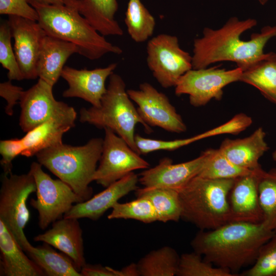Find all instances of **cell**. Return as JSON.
Here are the masks:
<instances>
[{"mask_svg":"<svg viewBox=\"0 0 276 276\" xmlns=\"http://www.w3.org/2000/svg\"><path fill=\"white\" fill-rule=\"evenodd\" d=\"M24 150L22 138H13L1 141L0 153L2 156L1 164L4 173H12V160L18 155H21Z\"/></svg>","mask_w":276,"mask_h":276,"instance_id":"38","label":"cell"},{"mask_svg":"<svg viewBox=\"0 0 276 276\" xmlns=\"http://www.w3.org/2000/svg\"><path fill=\"white\" fill-rule=\"evenodd\" d=\"M210 153V149L193 159L179 164H173L172 160L168 157L162 158L156 166L141 173L139 182L144 187L178 191L199 175Z\"/></svg>","mask_w":276,"mask_h":276,"instance_id":"14","label":"cell"},{"mask_svg":"<svg viewBox=\"0 0 276 276\" xmlns=\"http://www.w3.org/2000/svg\"><path fill=\"white\" fill-rule=\"evenodd\" d=\"M79 50L74 44L48 35L43 38L37 63L38 77L53 86L69 57Z\"/></svg>","mask_w":276,"mask_h":276,"instance_id":"23","label":"cell"},{"mask_svg":"<svg viewBox=\"0 0 276 276\" xmlns=\"http://www.w3.org/2000/svg\"><path fill=\"white\" fill-rule=\"evenodd\" d=\"M262 170L235 179L228 197L231 222H263L258 192L259 177Z\"/></svg>","mask_w":276,"mask_h":276,"instance_id":"19","label":"cell"},{"mask_svg":"<svg viewBox=\"0 0 276 276\" xmlns=\"http://www.w3.org/2000/svg\"><path fill=\"white\" fill-rule=\"evenodd\" d=\"M11 30L8 20H3L0 25V63L8 70L10 80L24 79L15 52L11 45Z\"/></svg>","mask_w":276,"mask_h":276,"instance_id":"34","label":"cell"},{"mask_svg":"<svg viewBox=\"0 0 276 276\" xmlns=\"http://www.w3.org/2000/svg\"><path fill=\"white\" fill-rule=\"evenodd\" d=\"M132 101L123 78L113 73L109 77L100 105L81 108L79 120L99 128L112 130L140 154L135 142V126L139 123L142 124L148 132L152 129L143 120Z\"/></svg>","mask_w":276,"mask_h":276,"instance_id":"6","label":"cell"},{"mask_svg":"<svg viewBox=\"0 0 276 276\" xmlns=\"http://www.w3.org/2000/svg\"><path fill=\"white\" fill-rule=\"evenodd\" d=\"M180 257L169 246L153 250L136 264L139 276L176 275Z\"/></svg>","mask_w":276,"mask_h":276,"instance_id":"28","label":"cell"},{"mask_svg":"<svg viewBox=\"0 0 276 276\" xmlns=\"http://www.w3.org/2000/svg\"><path fill=\"white\" fill-rule=\"evenodd\" d=\"M53 87L39 79L32 87L24 90L19 101L21 113L19 120L24 132H27L41 124L67 104L55 99Z\"/></svg>","mask_w":276,"mask_h":276,"instance_id":"17","label":"cell"},{"mask_svg":"<svg viewBox=\"0 0 276 276\" xmlns=\"http://www.w3.org/2000/svg\"><path fill=\"white\" fill-rule=\"evenodd\" d=\"M236 179H210L197 176L179 190L181 218L201 230L231 222L229 194Z\"/></svg>","mask_w":276,"mask_h":276,"instance_id":"5","label":"cell"},{"mask_svg":"<svg viewBox=\"0 0 276 276\" xmlns=\"http://www.w3.org/2000/svg\"><path fill=\"white\" fill-rule=\"evenodd\" d=\"M103 148L93 180L105 188L149 164L112 130L105 128Z\"/></svg>","mask_w":276,"mask_h":276,"instance_id":"10","label":"cell"},{"mask_svg":"<svg viewBox=\"0 0 276 276\" xmlns=\"http://www.w3.org/2000/svg\"><path fill=\"white\" fill-rule=\"evenodd\" d=\"M272 157L273 160L276 162V150L272 153Z\"/></svg>","mask_w":276,"mask_h":276,"instance_id":"43","label":"cell"},{"mask_svg":"<svg viewBox=\"0 0 276 276\" xmlns=\"http://www.w3.org/2000/svg\"><path fill=\"white\" fill-rule=\"evenodd\" d=\"M124 20L129 35L136 42H144L153 34L155 18L141 0L128 1Z\"/></svg>","mask_w":276,"mask_h":276,"instance_id":"29","label":"cell"},{"mask_svg":"<svg viewBox=\"0 0 276 276\" xmlns=\"http://www.w3.org/2000/svg\"><path fill=\"white\" fill-rule=\"evenodd\" d=\"M146 51L148 68L165 88L175 87L180 78L192 68V57L180 48L176 36L158 34L148 41Z\"/></svg>","mask_w":276,"mask_h":276,"instance_id":"9","label":"cell"},{"mask_svg":"<svg viewBox=\"0 0 276 276\" xmlns=\"http://www.w3.org/2000/svg\"><path fill=\"white\" fill-rule=\"evenodd\" d=\"M132 101L144 122L169 132L180 133L187 126L168 97L148 82L141 83L138 89H127Z\"/></svg>","mask_w":276,"mask_h":276,"instance_id":"12","label":"cell"},{"mask_svg":"<svg viewBox=\"0 0 276 276\" xmlns=\"http://www.w3.org/2000/svg\"><path fill=\"white\" fill-rule=\"evenodd\" d=\"M64 4L75 8L103 36L123 35L114 17L117 0H64Z\"/></svg>","mask_w":276,"mask_h":276,"instance_id":"24","label":"cell"},{"mask_svg":"<svg viewBox=\"0 0 276 276\" xmlns=\"http://www.w3.org/2000/svg\"><path fill=\"white\" fill-rule=\"evenodd\" d=\"M0 14L35 21L38 19L37 11L27 0H0Z\"/></svg>","mask_w":276,"mask_h":276,"instance_id":"37","label":"cell"},{"mask_svg":"<svg viewBox=\"0 0 276 276\" xmlns=\"http://www.w3.org/2000/svg\"><path fill=\"white\" fill-rule=\"evenodd\" d=\"M111 212L108 215V219H134L145 223L158 221L156 211L147 198L137 199L126 203L117 202L112 206Z\"/></svg>","mask_w":276,"mask_h":276,"instance_id":"32","label":"cell"},{"mask_svg":"<svg viewBox=\"0 0 276 276\" xmlns=\"http://www.w3.org/2000/svg\"><path fill=\"white\" fill-rule=\"evenodd\" d=\"M14 43L13 49L24 79L38 77L36 67L41 44L46 33L37 21L8 16Z\"/></svg>","mask_w":276,"mask_h":276,"instance_id":"13","label":"cell"},{"mask_svg":"<svg viewBox=\"0 0 276 276\" xmlns=\"http://www.w3.org/2000/svg\"><path fill=\"white\" fill-rule=\"evenodd\" d=\"M103 139L93 138L82 146L63 143L39 152L37 162L67 184L83 201L89 199L93 180L102 152Z\"/></svg>","mask_w":276,"mask_h":276,"instance_id":"4","label":"cell"},{"mask_svg":"<svg viewBox=\"0 0 276 276\" xmlns=\"http://www.w3.org/2000/svg\"><path fill=\"white\" fill-rule=\"evenodd\" d=\"M76 118L75 109L66 104L21 137L24 150L21 155L31 157L42 150L62 143L64 133L75 126Z\"/></svg>","mask_w":276,"mask_h":276,"instance_id":"15","label":"cell"},{"mask_svg":"<svg viewBox=\"0 0 276 276\" xmlns=\"http://www.w3.org/2000/svg\"><path fill=\"white\" fill-rule=\"evenodd\" d=\"M194 251L180 256L176 275L178 276H234L229 270L213 266Z\"/></svg>","mask_w":276,"mask_h":276,"instance_id":"33","label":"cell"},{"mask_svg":"<svg viewBox=\"0 0 276 276\" xmlns=\"http://www.w3.org/2000/svg\"><path fill=\"white\" fill-rule=\"evenodd\" d=\"M241 68L226 70L217 67L193 69L187 72L175 87L177 96L188 95L190 104L195 107L205 105L212 99L220 100L226 85L240 81Z\"/></svg>","mask_w":276,"mask_h":276,"instance_id":"11","label":"cell"},{"mask_svg":"<svg viewBox=\"0 0 276 276\" xmlns=\"http://www.w3.org/2000/svg\"><path fill=\"white\" fill-rule=\"evenodd\" d=\"M258 192L263 215L262 223L276 233V169L262 170L259 175Z\"/></svg>","mask_w":276,"mask_h":276,"instance_id":"30","label":"cell"},{"mask_svg":"<svg viewBox=\"0 0 276 276\" xmlns=\"http://www.w3.org/2000/svg\"><path fill=\"white\" fill-rule=\"evenodd\" d=\"M209 136V133L205 131L187 139L164 141L145 138L135 134V142L140 154H142L159 150H174Z\"/></svg>","mask_w":276,"mask_h":276,"instance_id":"36","label":"cell"},{"mask_svg":"<svg viewBox=\"0 0 276 276\" xmlns=\"http://www.w3.org/2000/svg\"><path fill=\"white\" fill-rule=\"evenodd\" d=\"M80 272L82 276H124L122 269L116 270L100 264H86L81 269Z\"/></svg>","mask_w":276,"mask_h":276,"instance_id":"40","label":"cell"},{"mask_svg":"<svg viewBox=\"0 0 276 276\" xmlns=\"http://www.w3.org/2000/svg\"><path fill=\"white\" fill-rule=\"evenodd\" d=\"M254 18L239 20L232 17L221 28L205 27L202 35L194 39L192 68L208 67L221 61H232L243 69L263 57L264 48L268 41L276 36V23L266 26L260 33L252 34L249 40L241 39V35L257 24Z\"/></svg>","mask_w":276,"mask_h":276,"instance_id":"1","label":"cell"},{"mask_svg":"<svg viewBox=\"0 0 276 276\" xmlns=\"http://www.w3.org/2000/svg\"><path fill=\"white\" fill-rule=\"evenodd\" d=\"M139 181L138 176L132 172L88 200L74 204L63 217L97 220L121 198L135 191Z\"/></svg>","mask_w":276,"mask_h":276,"instance_id":"18","label":"cell"},{"mask_svg":"<svg viewBox=\"0 0 276 276\" xmlns=\"http://www.w3.org/2000/svg\"><path fill=\"white\" fill-rule=\"evenodd\" d=\"M33 239L60 250L72 259L80 271L86 264L82 230L78 219L63 217L54 222L50 229L34 237Z\"/></svg>","mask_w":276,"mask_h":276,"instance_id":"20","label":"cell"},{"mask_svg":"<svg viewBox=\"0 0 276 276\" xmlns=\"http://www.w3.org/2000/svg\"><path fill=\"white\" fill-rule=\"evenodd\" d=\"M241 70L240 81L255 87L276 105V53H265Z\"/></svg>","mask_w":276,"mask_h":276,"instance_id":"25","label":"cell"},{"mask_svg":"<svg viewBox=\"0 0 276 276\" xmlns=\"http://www.w3.org/2000/svg\"><path fill=\"white\" fill-rule=\"evenodd\" d=\"M244 276H276V233L260 248L253 266Z\"/></svg>","mask_w":276,"mask_h":276,"instance_id":"35","label":"cell"},{"mask_svg":"<svg viewBox=\"0 0 276 276\" xmlns=\"http://www.w3.org/2000/svg\"><path fill=\"white\" fill-rule=\"evenodd\" d=\"M42 166L38 162L30 166L29 172L36 183V199L32 198L30 204L38 212L39 227L45 229L62 218L74 204L84 201L67 184L44 172Z\"/></svg>","mask_w":276,"mask_h":276,"instance_id":"8","label":"cell"},{"mask_svg":"<svg viewBox=\"0 0 276 276\" xmlns=\"http://www.w3.org/2000/svg\"><path fill=\"white\" fill-rule=\"evenodd\" d=\"M135 191L137 197L145 198L151 202L156 211L158 221H178L181 218V208L177 191L144 187Z\"/></svg>","mask_w":276,"mask_h":276,"instance_id":"27","label":"cell"},{"mask_svg":"<svg viewBox=\"0 0 276 276\" xmlns=\"http://www.w3.org/2000/svg\"><path fill=\"white\" fill-rule=\"evenodd\" d=\"M30 4L37 3L45 5H61L64 4V0H27Z\"/></svg>","mask_w":276,"mask_h":276,"instance_id":"41","label":"cell"},{"mask_svg":"<svg viewBox=\"0 0 276 276\" xmlns=\"http://www.w3.org/2000/svg\"><path fill=\"white\" fill-rule=\"evenodd\" d=\"M117 67V63L90 70L65 66L61 77L67 82L68 88L63 92L62 96L79 98L90 103L93 106L99 107L107 90L106 81Z\"/></svg>","mask_w":276,"mask_h":276,"instance_id":"16","label":"cell"},{"mask_svg":"<svg viewBox=\"0 0 276 276\" xmlns=\"http://www.w3.org/2000/svg\"><path fill=\"white\" fill-rule=\"evenodd\" d=\"M31 5L48 35L74 44L78 54L86 58L95 60L108 53H122L121 48L108 41L75 8L65 4Z\"/></svg>","mask_w":276,"mask_h":276,"instance_id":"3","label":"cell"},{"mask_svg":"<svg viewBox=\"0 0 276 276\" xmlns=\"http://www.w3.org/2000/svg\"><path fill=\"white\" fill-rule=\"evenodd\" d=\"M12 232L0 220V275L43 276L42 269L28 258Z\"/></svg>","mask_w":276,"mask_h":276,"instance_id":"21","label":"cell"},{"mask_svg":"<svg viewBox=\"0 0 276 276\" xmlns=\"http://www.w3.org/2000/svg\"><path fill=\"white\" fill-rule=\"evenodd\" d=\"M36 191L34 178L29 171L21 175L3 173L2 176L0 220L5 223L26 252L32 246L24 232L30 218L27 201L30 194Z\"/></svg>","mask_w":276,"mask_h":276,"instance_id":"7","label":"cell"},{"mask_svg":"<svg viewBox=\"0 0 276 276\" xmlns=\"http://www.w3.org/2000/svg\"><path fill=\"white\" fill-rule=\"evenodd\" d=\"M258 1L262 5H264L268 1V0H258Z\"/></svg>","mask_w":276,"mask_h":276,"instance_id":"42","label":"cell"},{"mask_svg":"<svg viewBox=\"0 0 276 276\" xmlns=\"http://www.w3.org/2000/svg\"><path fill=\"white\" fill-rule=\"evenodd\" d=\"M266 133L262 127L257 128L251 135L242 139H226L218 149L235 165L256 171L262 169L259 159L268 150Z\"/></svg>","mask_w":276,"mask_h":276,"instance_id":"22","label":"cell"},{"mask_svg":"<svg viewBox=\"0 0 276 276\" xmlns=\"http://www.w3.org/2000/svg\"><path fill=\"white\" fill-rule=\"evenodd\" d=\"M260 170L252 171L240 167L229 160L218 149H210L209 156L198 176L210 179H236Z\"/></svg>","mask_w":276,"mask_h":276,"instance_id":"31","label":"cell"},{"mask_svg":"<svg viewBox=\"0 0 276 276\" xmlns=\"http://www.w3.org/2000/svg\"><path fill=\"white\" fill-rule=\"evenodd\" d=\"M23 91L22 87L13 85L10 80L0 84V95L7 101L5 112L8 115L13 114V107L20 101Z\"/></svg>","mask_w":276,"mask_h":276,"instance_id":"39","label":"cell"},{"mask_svg":"<svg viewBox=\"0 0 276 276\" xmlns=\"http://www.w3.org/2000/svg\"><path fill=\"white\" fill-rule=\"evenodd\" d=\"M275 233L262 222H230L215 229L201 230L191 244L205 261L235 274L254 263L261 247Z\"/></svg>","mask_w":276,"mask_h":276,"instance_id":"2","label":"cell"},{"mask_svg":"<svg viewBox=\"0 0 276 276\" xmlns=\"http://www.w3.org/2000/svg\"><path fill=\"white\" fill-rule=\"evenodd\" d=\"M26 253L42 269L45 275L82 276L70 258L57 252L46 243L37 247L32 245Z\"/></svg>","mask_w":276,"mask_h":276,"instance_id":"26","label":"cell"}]
</instances>
